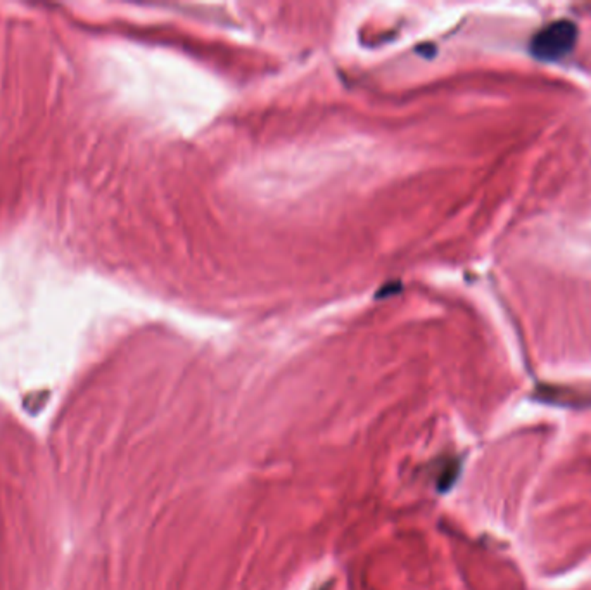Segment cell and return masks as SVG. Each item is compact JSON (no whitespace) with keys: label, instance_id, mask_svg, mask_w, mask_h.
Returning a JSON list of instances; mask_svg holds the SVG:
<instances>
[{"label":"cell","instance_id":"6da1fadb","mask_svg":"<svg viewBox=\"0 0 591 590\" xmlns=\"http://www.w3.org/2000/svg\"><path fill=\"white\" fill-rule=\"evenodd\" d=\"M578 40V28L572 21L558 19L541 28L529 45L531 54L540 61H558L571 54Z\"/></svg>","mask_w":591,"mask_h":590}]
</instances>
